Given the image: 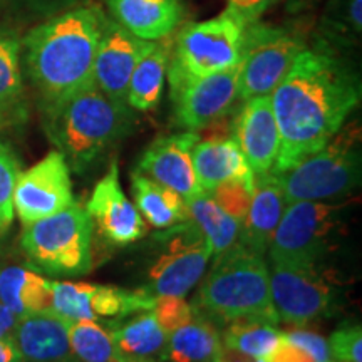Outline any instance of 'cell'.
I'll return each mask as SVG.
<instances>
[{"instance_id":"1","label":"cell","mask_w":362,"mask_h":362,"mask_svg":"<svg viewBox=\"0 0 362 362\" xmlns=\"http://www.w3.org/2000/svg\"><path fill=\"white\" fill-rule=\"evenodd\" d=\"M280 131V175L336 136L361 101V83L336 45L319 39L298 54L270 94Z\"/></svg>"},{"instance_id":"2","label":"cell","mask_w":362,"mask_h":362,"mask_svg":"<svg viewBox=\"0 0 362 362\" xmlns=\"http://www.w3.org/2000/svg\"><path fill=\"white\" fill-rule=\"evenodd\" d=\"M104 17L98 7L74 8L37 25L22 40L27 74L37 90L40 110L94 83Z\"/></svg>"},{"instance_id":"3","label":"cell","mask_w":362,"mask_h":362,"mask_svg":"<svg viewBox=\"0 0 362 362\" xmlns=\"http://www.w3.org/2000/svg\"><path fill=\"white\" fill-rule=\"evenodd\" d=\"M42 112L47 138L78 173L123 138L133 119L128 104L112 101L94 83Z\"/></svg>"},{"instance_id":"4","label":"cell","mask_w":362,"mask_h":362,"mask_svg":"<svg viewBox=\"0 0 362 362\" xmlns=\"http://www.w3.org/2000/svg\"><path fill=\"white\" fill-rule=\"evenodd\" d=\"M198 304L220 322L265 320L279 324L270 293V272L262 257L233 245L203 279Z\"/></svg>"},{"instance_id":"5","label":"cell","mask_w":362,"mask_h":362,"mask_svg":"<svg viewBox=\"0 0 362 362\" xmlns=\"http://www.w3.org/2000/svg\"><path fill=\"white\" fill-rule=\"evenodd\" d=\"M93 220L72 203L59 214L24 225L21 245L27 260L54 277H81L90 270Z\"/></svg>"},{"instance_id":"6","label":"cell","mask_w":362,"mask_h":362,"mask_svg":"<svg viewBox=\"0 0 362 362\" xmlns=\"http://www.w3.org/2000/svg\"><path fill=\"white\" fill-rule=\"evenodd\" d=\"M361 131L352 123L293 168L277 175L287 205L336 198L361 183Z\"/></svg>"},{"instance_id":"7","label":"cell","mask_w":362,"mask_h":362,"mask_svg":"<svg viewBox=\"0 0 362 362\" xmlns=\"http://www.w3.org/2000/svg\"><path fill=\"white\" fill-rule=\"evenodd\" d=\"M245 22L225 11L218 17L192 22L178 30L171 42L170 84L203 78L240 64Z\"/></svg>"},{"instance_id":"8","label":"cell","mask_w":362,"mask_h":362,"mask_svg":"<svg viewBox=\"0 0 362 362\" xmlns=\"http://www.w3.org/2000/svg\"><path fill=\"white\" fill-rule=\"evenodd\" d=\"M307 47L300 29L252 22L245 27L240 59L238 99L270 96Z\"/></svg>"},{"instance_id":"9","label":"cell","mask_w":362,"mask_h":362,"mask_svg":"<svg viewBox=\"0 0 362 362\" xmlns=\"http://www.w3.org/2000/svg\"><path fill=\"white\" fill-rule=\"evenodd\" d=\"M341 206L324 202H296L285 208L270 242L274 265L314 267L332 242Z\"/></svg>"},{"instance_id":"10","label":"cell","mask_w":362,"mask_h":362,"mask_svg":"<svg viewBox=\"0 0 362 362\" xmlns=\"http://www.w3.org/2000/svg\"><path fill=\"white\" fill-rule=\"evenodd\" d=\"M210 257V248L192 220L175 225L165 253L149 270L146 291L155 298L185 297L203 277Z\"/></svg>"},{"instance_id":"11","label":"cell","mask_w":362,"mask_h":362,"mask_svg":"<svg viewBox=\"0 0 362 362\" xmlns=\"http://www.w3.org/2000/svg\"><path fill=\"white\" fill-rule=\"evenodd\" d=\"M270 293L279 322L302 327L330 314L334 288L314 267L272 264Z\"/></svg>"},{"instance_id":"12","label":"cell","mask_w":362,"mask_h":362,"mask_svg":"<svg viewBox=\"0 0 362 362\" xmlns=\"http://www.w3.org/2000/svg\"><path fill=\"white\" fill-rule=\"evenodd\" d=\"M72 203L71 168L57 149L17 176L13 214L24 225L59 214Z\"/></svg>"},{"instance_id":"13","label":"cell","mask_w":362,"mask_h":362,"mask_svg":"<svg viewBox=\"0 0 362 362\" xmlns=\"http://www.w3.org/2000/svg\"><path fill=\"white\" fill-rule=\"evenodd\" d=\"M240 66L203 78L170 84L176 123L188 131L205 129L233 110L238 99Z\"/></svg>"},{"instance_id":"14","label":"cell","mask_w":362,"mask_h":362,"mask_svg":"<svg viewBox=\"0 0 362 362\" xmlns=\"http://www.w3.org/2000/svg\"><path fill=\"white\" fill-rule=\"evenodd\" d=\"M156 298L146 288L123 291L94 284L52 282L51 310L67 320H99L153 310Z\"/></svg>"},{"instance_id":"15","label":"cell","mask_w":362,"mask_h":362,"mask_svg":"<svg viewBox=\"0 0 362 362\" xmlns=\"http://www.w3.org/2000/svg\"><path fill=\"white\" fill-rule=\"evenodd\" d=\"M151 42L136 37L115 19L104 17L94 61V84L112 101L128 104L126 96L131 74Z\"/></svg>"},{"instance_id":"16","label":"cell","mask_w":362,"mask_h":362,"mask_svg":"<svg viewBox=\"0 0 362 362\" xmlns=\"http://www.w3.org/2000/svg\"><path fill=\"white\" fill-rule=\"evenodd\" d=\"M86 211L98 225L103 237L115 245H129L148 233L141 214L121 188L116 161L94 187Z\"/></svg>"},{"instance_id":"17","label":"cell","mask_w":362,"mask_h":362,"mask_svg":"<svg viewBox=\"0 0 362 362\" xmlns=\"http://www.w3.org/2000/svg\"><path fill=\"white\" fill-rule=\"evenodd\" d=\"M232 136L253 175L264 176L274 171L280 151V131L270 96L243 101L233 119Z\"/></svg>"},{"instance_id":"18","label":"cell","mask_w":362,"mask_h":362,"mask_svg":"<svg viewBox=\"0 0 362 362\" xmlns=\"http://www.w3.org/2000/svg\"><path fill=\"white\" fill-rule=\"evenodd\" d=\"M198 141L200 134L188 129L158 138L144 151L138 163V171L171 188L187 202L203 192L194 176L192 161V151Z\"/></svg>"},{"instance_id":"19","label":"cell","mask_w":362,"mask_h":362,"mask_svg":"<svg viewBox=\"0 0 362 362\" xmlns=\"http://www.w3.org/2000/svg\"><path fill=\"white\" fill-rule=\"evenodd\" d=\"M22 362H74L67 336V319L52 310L34 312L17 319L12 332Z\"/></svg>"},{"instance_id":"20","label":"cell","mask_w":362,"mask_h":362,"mask_svg":"<svg viewBox=\"0 0 362 362\" xmlns=\"http://www.w3.org/2000/svg\"><path fill=\"white\" fill-rule=\"evenodd\" d=\"M285 208H287V200L284 197L279 176L275 173L255 176V192L245 218L240 223L238 245L250 253L264 257Z\"/></svg>"},{"instance_id":"21","label":"cell","mask_w":362,"mask_h":362,"mask_svg":"<svg viewBox=\"0 0 362 362\" xmlns=\"http://www.w3.org/2000/svg\"><path fill=\"white\" fill-rule=\"evenodd\" d=\"M111 17L143 40L168 39L185 19L183 0H107Z\"/></svg>"},{"instance_id":"22","label":"cell","mask_w":362,"mask_h":362,"mask_svg":"<svg viewBox=\"0 0 362 362\" xmlns=\"http://www.w3.org/2000/svg\"><path fill=\"white\" fill-rule=\"evenodd\" d=\"M194 176L203 192L211 193L230 180L255 181V175L232 138H214L198 141L192 151Z\"/></svg>"},{"instance_id":"23","label":"cell","mask_w":362,"mask_h":362,"mask_svg":"<svg viewBox=\"0 0 362 362\" xmlns=\"http://www.w3.org/2000/svg\"><path fill=\"white\" fill-rule=\"evenodd\" d=\"M106 325L123 362H163L168 334L153 310L141 312L126 322L107 320Z\"/></svg>"},{"instance_id":"24","label":"cell","mask_w":362,"mask_h":362,"mask_svg":"<svg viewBox=\"0 0 362 362\" xmlns=\"http://www.w3.org/2000/svg\"><path fill=\"white\" fill-rule=\"evenodd\" d=\"M131 192L134 197V206L155 228H171L189 220L185 198L141 171H133L131 175Z\"/></svg>"},{"instance_id":"25","label":"cell","mask_w":362,"mask_h":362,"mask_svg":"<svg viewBox=\"0 0 362 362\" xmlns=\"http://www.w3.org/2000/svg\"><path fill=\"white\" fill-rule=\"evenodd\" d=\"M171 56L168 39L153 40L131 74L126 103L131 110L151 111L160 103Z\"/></svg>"},{"instance_id":"26","label":"cell","mask_w":362,"mask_h":362,"mask_svg":"<svg viewBox=\"0 0 362 362\" xmlns=\"http://www.w3.org/2000/svg\"><path fill=\"white\" fill-rule=\"evenodd\" d=\"M221 347L216 325L194 310L187 324L168 334L163 362H214Z\"/></svg>"},{"instance_id":"27","label":"cell","mask_w":362,"mask_h":362,"mask_svg":"<svg viewBox=\"0 0 362 362\" xmlns=\"http://www.w3.org/2000/svg\"><path fill=\"white\" fill-rule=\"evenodd\" d=\"M0 304L17 317L51 310L52 282L24 267L0 270Z\"/></svg>"},{"instance_id":"28","label":"cell","mask_w":362,"mask_h":362,"mask_svg":"<svg viewBox=\"0 0 362 362\" xmlns=\"http://www.w3.org/2000/svg\"><path fill=\"white\" fill-rule=\"evenodd\" d=\"M189 220L198 226L205 238L211 255L220 257L230 250L238 240L240 221L232 218L218 203L214 200L211 193L200 192L187 200Z\"/></svg>"},{"instance_id":"29","label":"cell","mask_w":362,"mask_h":362,"mask_svg":"<svg viewBox=\"0 0 362 362\" xmlns=\"http://www.w3.org/2000/svg\"><path fill=\"white\" fill-rule=\"evenodd\" d=\"M282 332L265 320H235L225 330L221 346L252 359H267L277 347Z\"/></svg>"},{"instance_id":"30","label":"cell","mask_w":362,"mask_h":362,"mask_svg":"<svg viewBox=\"0 0 362 362\" xmlns=\"http://www.w3.org/2000/svg\"><path fill=\"white\" fill-rule=\"evenodd\" d=\"M71 351L79 362H123L111 330L98 320H67Z\"/></svg>"},{"instance_id":"31","label":"cell","mask_w":362,"mask_h":362,"mask_svg":"<svg viewBox=\"0 0 362 362\" xmlns=\"http://www.w3.org/2000/svg\"><path fill=\"white\" fill-rule=\"evenodd\" d=\"M21 52V39L12 30L0 29V106L12 110H25Z\"/></svg>"},{"instance_id":"32","label":"cell","mask_w":362,"mask_h":362,"mask_svg":"<svg viewBox=\"0 0 362 362\" xmlns=\"http://www.w3.org/2000/svg\"><path fill=\"white\" fill-rule=\"evenodd\" d=\"M320 30V39L332 45L354 40L362 30V0H330Z\"/></svg>"},{"instance_id":"33","label":"cell","mask_w":362,"mask_h":362,"mask_svg":"<svg viewBox=\"0 0 362 362\" xmlns=\"http://www.w3.org/2000/svg\"><path fill=\"white\" fill-rule=\"evenodd\" d=\"M19 160L13 149L0 139V225L8 230L13 220V188L19 176Z\"/></svg>"},{"instance_id":"34","label":"cell","mask_w":362,"mask_h":362,"mask_svg":"<svg viewBox=\"0 0 362 362\" xmlns=\"http://www.w3.org/2000/svg\"><path fill=\"white\" fill-rule=\"evenodd\" d=\"M253 192H255V181L230 180L216 187L211 192V197L226 214L242 223L250 206Z\"/></svg>"},{"instance_id":"35","label":"cell","mask_w":362,"mask_h":362,"mask_svg":"<svg viewBox=\"0 0 362 362\" xmlns=\"http://www.w3.org/2000/svg\"><path fill=\"white\" fill-rule=\"evenodd\" d=\"M330 357L337 362H362L361 325H346L329 337Z\"/></svg>"},{"instance_id":"36","label":"cell","mask_w":362,"mask_h":362,"mask_svg":"<svg viewBox=\"0 0 362 362\" xmlns=\"http://www.w3.org/2000/svg\"><path fill=\"white\" fill-rule=\"evenodd\" d=\"M153 314L166 334L173 332L180 325L187 324L194 314V309L183 297H161L156 298Z\"/></svg>"},{"instance_id":"37","label":"cell","mask_w":362,"mask_h":362,"mask_svg":"<svg viewBox=\"0 0 362 362\" xmlns=\"http://www.w3.org/2000/svg\"><path fill=\"white\" fill-rule=\"evenodd\" d=\"M284 336L296 344V346L300 347V349H304L307 354L314 357L317 362H325L332 359L330 357L329 342L322 336H319V334L304 329H296L291 330V332H284Z\"/></svg>"},{"instance_id":"38","label":"cell","mask_w":362,"mask_h":362,"mask_svg":"<svg viewBox=\"0 0 362 362\" xmlns=\"http://www.w3.org/2000/svg\"><path fill=\"white\" fill-rule=\"evenodd\" d=\"M275 2L277 0H226L225 11L232 12L248 25L252 22L260 21L262 13Z\"/></svg>"},{"instance_id":"39","label":"cell","mask_w":362,"mask_h":362,"mask_svg":"<svg viewBox=\"0 0 362 362\" xmlns=\"http://www.w3.org/2000/svg\"><path fill=\"white\" fill-rule=\"evenodd\" d=\"M265 362H317L314 357L307 354L304 349L296 346V344L288 341L287 337L284 336L280 337V341L277 344L272 354L267 357Z\"/></svg>"},{"instance_id":"40","label":"cell","mask_w":362,"mask_h":362,"mask_svg":"<svg viewBox=\"0 0 362 362\" xmlns=\"http://www.w3.org/2000/svg\"><path fill=\"white\" fill-rule=\"evenodd\" d=\"M0 362H22V356L12 336L0 339Z\"/></svg>"},{"instance_id":"41","label":"cell","mask_w":362,"mask_h":362,"mask_svg":"<svg viewBox=\"0 0 362 362\" xmlns=\"http://www.w3.org/2000/svg\"><path fill=\"white\" fill-rule=\"evenodd\" d=\"M25 119V110H12V107L0 106V133L4 129L11 128L13 124H19Z\"/></svg>"},{"instance_id":"42","label":"cell","mask_w":362,"mask_h":362,"mask_svg":"<svg viewBox=\"0 0 362 362\" xmlns=\"http://www.w3.org/2000/svg\"><path fill=\"white\" fill-rule=\"evenodd\" d=\"M17 319H19V317L12 314L6 305L0 304V339L12 336L13 327H16L17 324Z\"/></svg>"},{"instance_id":"43","label":"cell","mask_w":362,"mask_h":362,"mask_svg":"<svg viewBox=\"0 0 362 362\" xmlns=\"http://www.w3.org/2000/svg\"><path fill=\"white\" fill-rule=\"evenodd\" d=\"M6 232H7V230H6V228H4V226H2V225H0V238H2V237H4V235H6Z\"/></svg>"},{"instance_id":"44","label":"cell","mask_w":362,"mask_h":362,"mask_svg":"<svg viewBox=\"0 0 362 362\" xmlns=\"http://www.w3.org/2000/svg\"><path fill=\"white\" fill-rule=\"evenodd\" d=\"M325 362H337V361H334V359H330V361H325Z\"/></svg>"},{"instance_id":"45","label":"cell","mask_w":362,"mask_h":362,"mask_svg":"<svg viewBox=\"0 0 362 362\" xmlns=\"http://www.w3.org/2000/svg\"><path fill=\"white\" fill-rule=\"evenodd\" d=\"M214 362H220V361H218V357H216V359H215V361H214Z\"/></svg>"},{"instance_id":"46","label":"cell","mask_w":362,"mask_h":362,"mask_svg":"<svg viewBox=\"0 0 362 362\" xmlns=\"http://www.w3.org/2000/svg\"><path fill=\"white\" fill-rule=\"evenodd\" d=\"M74 362H79V361H78V359H76V361H74Z\"/></svg>"}]
</instances>
